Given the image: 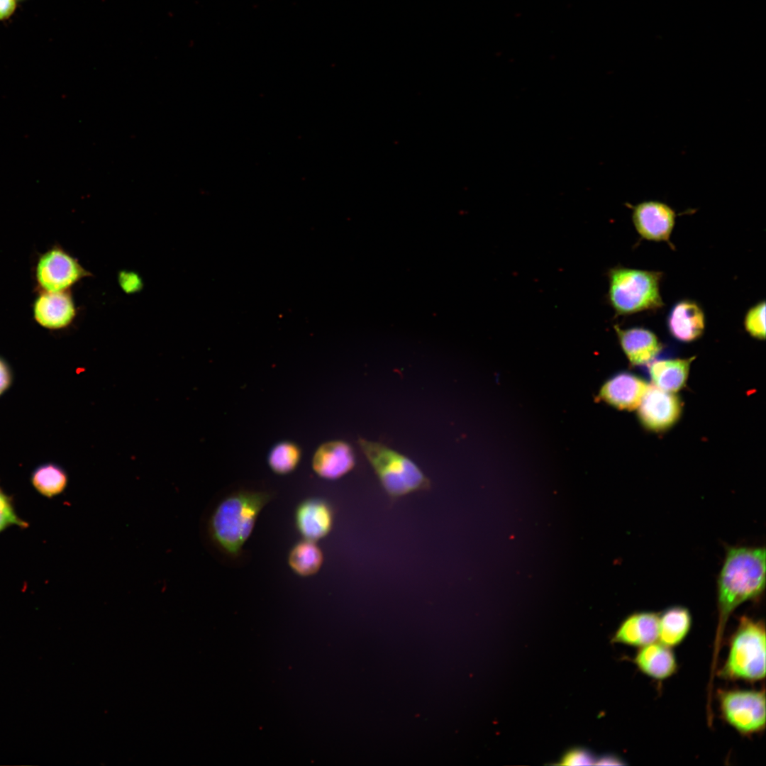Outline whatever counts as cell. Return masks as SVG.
<instances>
[{
	"label": "cell",
	"mask_w": 766,
	"mask_h": 766,
	"mask_svg": "<svg viewBox=\"0 0 766 766\" xmlns=\"http://www.w3.org/2000/svg\"><path fill=\"white\" fill-rule=\"evenodd\" d=\"M765 570L764 547L732 546L727 548L717 579L718 626L712 670L716 666L728 618L740 604L760 598L765 587Z\"/></svg>",
	"instance_id": "obj_1"
},
{
	"label": "cell",
	"mask_w": 766,
	"mask_h": 766,
	"mask_svg": "<svg viewBox=\"0 0 766 766\" xmlns=\"http://www.w3.org/2000/svg\"><path fill=\"white\" fill-rule=\"evenodd\" d=\"M270 500L268 493L254 491L238 492L222 499L208 523L213 542L226 553L238 555Z\"/></svg>",
	"instance_id": "obj_2"
},
{
	"label": "cell",
	"mask_w": 766,
	"mask_h": 766,
	"mask_svg": "<svg viewBox=\"0 0 766 766\" xmlns=\"http://www.w3.org/2000/svg\"><path fill=\"white\" fill-rule=\"evenodd\" d=\"M607 277V300L616 314L627 316L663 306L662 272L616 266L609 270Z\"/></svg>",
	"instance_id": "obj_3"
},
{
	"label": "cell",
	"mask_w": 766,
	"mask_h": 766,
	"mask_svg": "<svg viewBox=\"0 0 766 766\" xmlns=\"http://www.w3.org/2000/svg\"><path fill=\"white\" fill-rule=\"evenodd\" d=\"M358 444L391 499L431 488L429 479L406 455L382 443L365 438H359Z\"/></svg>",
	"instance_id": "obj_4"
},
{
	"label": "cell",
	"mask_w": 766,
	"mask_h": 766,
	"mask_svg": "<svg viewBox=\"0 0 766 766\" xmlns=\"http://www.w3.org/2000/svg\"><path fill=\"white\" fill-rule=\"evenodd\" d=\"M765 626L742 616L734 632L720 675L728 680L756 682L765 677Z\"/></svg>",
	"instance_id": "obj_5"
},
{
	"label": "cell",
	"mask_w": 766,
	"mask_h": 766,
	"mask_svg": "<svg viewBox=\"0 0 766 766\" xmlns=\"http://www.w3.org/2000/svg\"><path fill=\"white\" fill-rule=\"evenodd\" d=\"M719 706L723 719L738 733L752 735L765 729V694L754 689L721 692Z\"/></svg>",
	"instance_id": "obj_6"
},
{
	"label": "cell",
	"mask_w": 766,
	"mask_h": 766,
	"mask_svg": "<svg viewBox=\"0 0 766 766\" xmlns=\"http://www.w3.org/2000/svg\"><path fill=\"white\" fill-rule=\"evenodd\" d=\"M79 261L59 245L43 253L35 267V282L40 291H69L82 279L90 277Z\"/></svg>",
	"instance_id": "obj_7"
},
{
	"label": "cell",
	"mask_w": 766,
	"mask_h": 766,
	"mask_svg": "<svg viewBox=\"0 0 766 766\" xmlns=\"http://www.w3.org/2000/svg\"><path fill=\"white\" fill-rule=\"evenodd\" d=\"M631 218L640 236L647 240L670 243L676 218L675 210L666 203L646 200L635 205L628 204Z\"/></svg>",
	"instance_id": "obj_8"
},
{
	"label": "cell",
	"mask_w": 766,
	"mask_h": 766,
	"mask_svg": "<svg viewBox=\"0 0 766 766\" xmlns=\"http://www.w3.org/2000/svg\"><path fill=\"white\" fill-rule=\"evenodd\" d=\"M637 409L641 423L653 431H662L673 426L682 410L677 396L654 385H649Z\"/></svg>",
	"instance_id": "obj_9"
},
{
	"label": "cell",
	"mask_w": 766,
	"mask_h": 766,
	"mask_svg": "<svg viewBox=\"0 0 766 766\" xmlns=\"http://www.w3.org/2000/svg\"><path fill=\"white\" fill-rule=\"evenodd\" d=\"M37 323L48 330H61L70 326L77 316V308L69 291H40L33 306Z\"/></svg>",
	"instance_id": "obj_10"
},
{
	"label": "cell",
	"mask_w": 766,
	"mask_h": 766,
	"mask_svg": "<svg viewBox=\"0 0 766 766\" xmlns=\"http://www.w3.org/2000/svg\"><path fill=\"white\" fill-rule=\"evenodd\" d=\"M648 387L640 377L620 372L603 383L596 400L620 410L631 411L638 408Z\"/></svg>",
	"instance_id": "obj_11"
},
{
	"label": "cell",
	"mask_w": 766,
	"mask_h": 766,
	"mask_svg": "<svg viewBox=\"0 0 766 766\" xmlns=\"http://www.w3.org/2000/svg\"><path fill=\"white\" fill-rule=\"evenodd\" d=\"M355 465L353 448L347 442L332 440L322 444L316 451L312 466L321 477L335 480L349 472Z\"/></svg>",
	"instance_id": "obj_12"
},
{
	"label": "cell",
	"mask_w": 766,
	"mask_h": 766,
	"mask_svg": "<svg viewBox=\"0 0 766 766\" xmlns=\"http://www.w3.org/2000/svg\"><path fill=\"white\" fill-rule=\"evenodd\" d=\"M333 521V509L323 499H306L296 509V526L305 539L317 541L325 538L331 532Z\"/></svg>",
	"instance_id": "obj_13"
},
{
	"label": "cell",
	"mask_w": 766,
	"mask_h": 766,
	"mask_svg": "<svg viewBox=\"0 0 766 766\" xmlns=\"http://www.w3.org/2000/svg\"><path fill=\"white\" fill-rule=\"evenodd\" d=\"M706 318L701 306L690 299L676 302L667 317V326L676 340L689 343L698 339L705 329Z\"/></svg>",
	"instance_id": "obj_14"
},
{
	"label": "cell",
	"mask_w": 766,
	"mask_h": 766,
	"mask_svg": "<svg viewBox=\"0 0 766 766\" xmlns=\"http://www.w3.org/2000/svg\"><path fill=\"white\" fill-rule=\"evenodd\" d=\"M621 348L633 365L650 363L660 352L662 345L657 335L643 327L622 328L614 326Z\"/></svg>",
	"instance_id": "obj_15"
},
{
	"label": "cell",
	"mask_w": 766,
	"mask_h": 766,
	"mask_svg": "<svg viewBox=\"0 0 766 766\" xmlns=\"http://www.w3.org/2000/svg\"><path fill=\"white\" fill-rule=\"evenodd\" d=\"M659 614L635 612L627 616L615 632L612 642L643 647L658 640Z\"/></svg>",
	"instance_id": "obj_16"
},
{
	"label": "cell",
	"mask_w": 766,
	"mask_h": 766,
	"mask_svg": "<svg viewBox=\"0 0 766 766\" xmlns=\"http://www.w3.org/2000/svg\"><path fill=\"white\" fill-rule=\"evenodd\" d=\"M634 663L644 675L657 680L670 677L677 670L672 648L659 641L639 648Z\"/></svg>",
	"instance_id": "obj_17"
},
{
	"label": "cell",
	"mask_w": 766,
	"mask_h": 766,
	"mask_svg": "<svg viewBox=\"0 0 766 766\" xmlns=\"http://www.w3.org/2000/svg\"><path fill=\"white\" fill-rule=\"evenodd\" d=\"M692 624L687 608L674 606L666 609L659 614V642L670 648L678 645L688 635Z\"/></svg>",
	"instance_id": "obj_18"
},
{
	"label": "cell",
	"mask_w": 766,
	"mask_h": 766,
	"mask_svg": "<svg viewBox=\"0 0 766 766\" xmlns=\"http://www.w3.org/2000/svg\"><path fill=\"white\" fill-rule=\"evenodd\" d=\"M692 360L669 359L652 362L649 374L654 386L667 392L679 391L685 384Z\"/></svg>",
	"instance_id": "obj_19"
},
{
	"label": "cell",
	"mask_w": 766,
	"mask_h": 766,
	"mask_svg": "<svg viewBox=\"0 0 766 766\" xmlns=\"http://www.w3.org/2000/svg\"><path fill=\"white\" fill-rule=\"evenodd\" d=\"M30 480L38 494L50 499L65 492L69 477L66 470L60 465L54 462H45L33 470Z\"/></svg>",
	"instance_id": "obj_20"
},
{
	"label": "cell",
	"mask_w": 766,
	"mask_h": 766,
	"mask_svg": "<svg viewBox=\"0 0 766 766\" xmlns=\"http://www.w3.org/2000/svg\"><path fill=\"white\" fill-rule=\"evenodd\" d=\"M288 562L294 573L301 577H309L321 569L323 555L316 541L304 538L290 550Z\"/></svg>",
	"instance_id": "obj_21"
},
{
	"label": "cell",
	"mask_w": 766,
	"mask_h": 766,
	"mask_svg": "<svg viewBox=\"0 0 766 766\" xmlns=\"http://www.w3.org/2000/svg\"><path fill=\"white\" fill-rule=\"evenodd\" d=\"M300 457L299 448L294 443L284 441L272 448L268 456V464L275 473L286 474L295 470Z\"/></svg>",
	"instance_id": "obj_22"
},
{
	"label": "cell",
	"mask_w": 766,
	"mask_h": 766,
	"mask_svg": "<svg viewBox=\"0 0 766 766\" xmlns=\"http://www.w3.org/2000/svg\"><path fill=\"white\" fill-rule=\"evenodd\" d=\"M13 526L26 528L29 524L19 517L12 496L0 487V533Z\"/></svg>",
	"instance_id": "obj_23"
},
{
	"label": "cell",
	"mask_w": 766,
	"mask_h": 766,
	"mask_svg": "<svg viewBox=\"0 0 766 766\" xmlns=\"http://www.w3.org/2000/svg\"><path fill=\"white\" fill-rule=\"evenodd\" d=\"M743 325L752 337L758 340L765 338V301H759L746 312Z\"/></svg>",
	"instance_id": "obj_24"
},
{
	"label": "cell",
	"mask_w": 766,
	"mask_h": 766,
	"mask_svg": "<svg viewBox=\"0 0 766 766\" xmlns=\"http://www.w3.org/2000/svg\"><path fill=\"white\" fill-rule=\"evenodd\" d=\"M596 757L592 751L584 748H574L567 751L562 757L558 765H595Z\"/></svg>",
	"instance_id": "obj_25"
},
{
	"label": "cell",
	"mask_w": 766,
	"mask_h": 766,
	"mask_svg": "<svg viewBox=\"0 0 766 766\" xmlns=\"http://www.w3.org/2000/svg\"><path fill=\"white\" fill-rule=\"evenodd\" d=\"M118 282L121 288L127 293L137 292L142 289L143 286L141 278L133 272H121L118 275Z\"/></svg>",
	"instance_id": "obj_26"
},
{
	"label": "cell",
	"mask_w": 766,
	"mask_h": 766,
	"mask_svg": "<svg viewBox=\"0 0 766 766\" xmlns=\"http://www.w3.org/2000/svg\"><path fill=\"white\" fill-rule=\"evenodd\" d=\"M13 382V373L10 365L0 357V396L11 388Z\"/></svg>",
	"instance_id": "obj_27"
},
{
	"label": "cell",
	"mask_w": 766,
	"mask_h": 766,
	"mask_svg": "<svg viewBox=\"0 0 766 766\" xmlns=\"http://www.w3.org/2000/svg\"><path fill=\"white\" fill-rule=\"evenodd\" d=\"M17 0H0V21L9 18L15 11Z\"/></svg>",
	"instance_id": "obj_28"
},
{
	"label": "cell",
	"mask_w": 766,
	"mask_h": 766,
	"mask_svg": "<svg viewBox=\"0 0 766 766\" xmlns=\"http://www.w3.org/2000/svg\"><path fill=\"white\" fill-rule=\"evenodd\" d=\"M626 763L620 757L613 754L603 755L596 758L595 765H623Z\"/></svg>",
	"instance_id": "obj_29"
},
{
	"label": "cell",
	"mask_w": 766,
	"mask_h": 766,
	"mask_svg": "<svg viewBox=\"0 0 766 766\" xmlns=\"http://www.w3.org/2000/svg\"><path fill=\"white\" fill-rule=\"evenodd\" d=\"M17 1H22V0H17Z\"/></svg>",
	"instance_id": "obj_30"
}]
</instances>
